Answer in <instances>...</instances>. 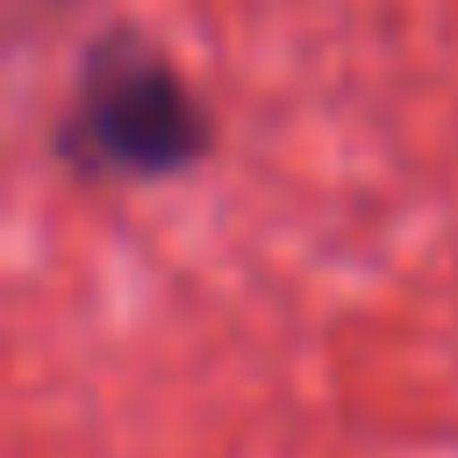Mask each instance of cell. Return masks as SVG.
Instances as JSON below:
<instances>
[{
	"instance_id": "1",
	"label": "cell",
	"mask_w": 458,
	"mask_h": 458,
	"mask_svg": "<svg viewBox=\"0 0 458 458\" xmlns=\"http://www.w3.org/2000/svg\"><path fill=\"white\" fill-rule=\"evenodd\" d=\"M215 122L193 79L150 43V36H100L64 93V114L50 129V150L79 179H114V186H150L179 179L208 157Z\"/></svg>"
}]
</instances>
